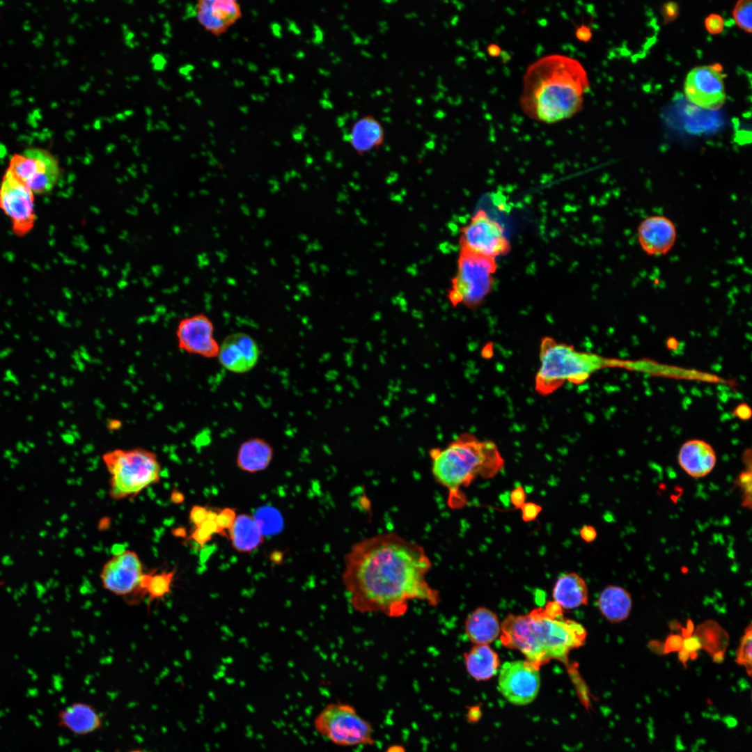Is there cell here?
Wrapping results in <instances>:
<instances>
[{"mask_svg":"<svg viewBox=\"0 0 752 752\" xmlns=\"http://www.w3.org/2000/svg\"><path fill=\"white\" fill-rule=\"evenodd\" d=\"M733 414L741 420L746 421L751 417L752 412L748 405L742 403L735 407Z\"/></svg>","mask_w":752,"mask_h":752,"instance_id":"obj_44","label":"cell"},{"mask_svg":"<svg viewBox=\"0 0 752 752\" xmlns=\"http://www.w3.org/2000/svg\"><path fill=\"white\" fill-rule=\"evenodd\" d=\"M736 484L739 485L744 490V492H751V470L746 469L742 471L736 480Z\"/></svg>","mask_w":752,"mask_h":752,"instance_id":"obj_42","label":"cell"},{"mask_svg":"<svg viewBox=\"0 0 752 752\" xmlns=\"http://www.w3.org/2000/svg\"><path fill=\"white\" fill-rule=\"evenodd\" d=\"M480 711L478 706H473L469 708L467 719L470 722H475L480 718Z\"/></svg>","mask_w":752,"mask_h":752,"instance_id":"obj_45","label":"cell"},{"mask_svg":"<svg viewBox=\"0 0 752 752\" xmlns=\"http://www.w3.org/2000/svg\"><path fill=\"white\" fill-rule=\"evenodd\" d=\"M677 345V342L675 338H670L667 342L668 347L670 349H675Z\"/></svg>","mask_w":752,"mask_h":752,"instance_id":"obj_50","label":"cell"},{"mask_svg":"<svg viewBox=\"0 0 752 752\" xmlns=\"http://www.w3.org/2000/svg\"><path fill=\"white\" fill-rule=\"evenodd\" d=\"M678 463L684 471L695 478L706 476L714 469L716 453L708 442L701 439H690L680 448Z\"/></svg>","mask_w":752,"mask_h":752,"instance_id":"obj_19","label":"cell"},{"mask_svg":"<svg viewBox=\"0 0 752 752\" xmlns=\"http://www.w3.org/2000/svg\"><path fill=\"white\" fill-rule=\"evenodd\" d=\"M196 17L207 31L219 36L242 17L240 3L235 0H201L196 5Z\"/></svg>","mask_w":752,"mask_h":752,"instance_id":"obj_18","label":"cell"},{"mask_svg":"<svg viewBox=\"0 0 752 752\" xmlns=\"http://www.w3.org/2000/svg\"><path fill=\"white\" fill-rule=\"evenodd\" d=\"M495 266L491 259L462 250L447 298L453 307L478 308L490 293Z\"/></svg>","mask_w":752,"mask_h":752,"instance_id":"obj_7","label":"cell"},{"mask_svg":"<svg viewBox=\"0 0 752 752\" xmlns=\"http://www.w3.org/2000/svg\"><path fill=\"white\" fill-rule=\"evenodd\" d=\"M463 656L467 671L475 680H488L496 674L500 659L489 645H473Z\"/></svg>","mask_w":752,"mask_h":752,"instance_id":"obj_26","label":"cell"},{"mask_svg":"<svg viewBox=\"0 0 752 752\" xmlns=\"http://www.w3.org/2000/svg\"><path fill=\"white\" fill-rule=\"evenodd\" d=\"M208 509L202 506H194L189 512V522L194 527L200 526L207 518Z\"/></svg>","mask_w":752,"mask_h":752,"instance_id":"obj_36","label":"cell"},{"mask_svg":"<svg viewBox=\"0 0 752 752\" xmlns=\"http://www.w3.org/2000/svg\"><path fill=\"white\" fill-rule=\"evenodd\" d=\"M171 500L175 503H182L184 501V495L179 491H175L171 494Z\"/></svg>","mask_w":752,"mask_h":752,"instance_id":"obj_48","label":"cell"},{"mask_svg":"<svg viewBox=\"0 0 752 752\" xmlns=\"http://www.w3.org/2000/svg\"><path fill=\"white\" fill-rule=\"evenodd\" d=\"M735 663L746 668L747 675L751 677L752 673V627L751 623L744 630L740 639L739 645L736 652Z\"/></svg>","mask_w":752,"mask_h":752,"instance_id":"obj_31","label":"cell"},{"mask_svg":"<svg viewBox=\"0 0 752 752\" xmlns=\"http://www.w3.org/2000/svg\"><path fill=\"white\" fill-rule=\"evenodd\" d=\"M589 91L588 75L581 62L553 54L540 58L526 69L519 104L529 118L555 123L579 113Z\"/></svg>","mask_w":752,"mask_h":752,"instance_id":"obj_2","label":"cell"},{"mask_svg":"<svg viewBox=\"0 0 752 752\" xmlns=\"http://www.w3.org/2000/svg\"><path fill=\"white\" fill-rule=\"evenodd\" d=\"M273 455V448L267 441L258 437L251 438L240 445L236 464L241 470L253 473L267 468Z\"/></svg>","mask_w":752,"mask_h":752,"instance_id":"obj_25","label":"cell"},{"mask_svg":"<svg viewBox=\"0 0 752 752\" xmlns=\"http://www.w3.org/2000/svg\"><path fill=\"white\" fill-rule=\"evenodd\" d=\"M699 640L701 649L710 655L723 652L729 643V636L716 621L708 620L698 625L694 634Z\"/></svg>","mask_w":752,"mask_h":752,"instance_id":"obj_29","label":"cell"},{"mask_svg":"<svg viewBox=\"0 0 752 752\" xmlns=\"http://www.w3.org/2000/svg\"><path fill=\"white\" fill-rule=\"evenodd\" d=\"M57 723L75 735H84L99 729L102 719L91 705L76 702L58 712Z\"/></svg>","mask_w":752,"mask_h":752,"instance_id":"obj_20","label":"cell"},{"mask_svg":"<svg viewBox=\"0 0 752 752\" xmlns=\"http://www.w3.org/2000/svg\"><path fill=\"white\" fill-rule=\"evenodd\" d=\"M682 649L690 655L691 659H694L697 657V651L701 649V645L698 638L692 634L683 638Z\"/></svg>","mask_w":752,"mask_h":752,"instance_id":"obj_38","label":"cell"},{"mask_svg":"<svg viewBox=\"0 0 752 752\" xmlns=\"http://www.w3.org/2000/svg\"><path fill=\"white\" fill-rule=\"evenodd\" d=\"M316 731L336 745L352 746L374 743L372 724L350 704L331 703L314 720Z\"/></svg>","mask_w":752,"mask_h":752,"instance_id":"obj_8","label":"cell"},{"mask_svg":"<svg viewBox=\"0 0 752 752\" xmlns=\"http://www.w3.org/2000/svg\"><path fill=\"white\" fill-rule=\"evenodd\" d=\"M260 350L256 340L244 332L228 335L219 344L217 355L220 365L233 373L242 374L257 365Z\"/></svg>","mask_w":752,"mask_h":752,"instance_id":"obj_16","label":"cell"},{"mask_svg":"<svg viewBox=\"0 0 752 752\" xmlns=\"http://www.w3.org/2000/svg\"><path fill=\"white\" fill-rule=\"evenodd\" d=\"M552 595L556 603L567 609L587 605L588 602L586 583L575 572L562 574L555 583Z\"/></svg>","mask_w":752,"mask_h":752,"instance_id":"obj_23","label":"cell"},{"mask_svg":"<svg viewBox=\"0 0 752 752\" xmlns=\"http://www.w3.org/2000/svg\"><path fill=\"white\" fill-rule=\"evenodd\" d=\"M521 510L522 519L525 522L535 520L542 511V506L536 503L525 502L519 508Z\"/></svg>","mask_w":752,"mask_h":752,"instance_id":"obj_34","label":"cell"},{"mask_svg":"<svg viewBox=\"0 0 752 752\" xmlns=\"http://www.w3.org/2000/svg\"><path fill=\"white\" fill-rule=\"evenodd\" d=\"M683 637L680 634H672L668 636L663 643L664 653L678 652L682 648Z\"/></svg>","mask_w":752,"mask_h":752,"instance_id":"obj_37","label":"cell"},{"mask_svg":"<svg viewBox=\"0 0 752 752\" xmlns=\"http://www.w3.org/2000/svg\"><path fill=\"white\" fill-rule=\"evenodd\" d=\"M464 631L473 645H489L501 633V625L496 614L486 607H478L467 617Z\"/></svg>","mask_w":752,"mask_h":752,"instance_id":"obj_21","label":"cell"},{"mask_svg":"<svg viewBox=\"0 0 752 752\" xmlns=\"http://www.w3.org/2000/svg\"><path fill=\"white\" fill-rule=\"evenodd\" d=\"M586 636L585 627L564 617L554 601L526 615L509 614L500 633L504 647L520 651L538 668L551 660L567 663L570 651L583 645Z\"/></svg>","mask_w":752,"mask_h":752,"instance_id":"obj_3","label":"cell"},{"mask_svg":"<svg viewBox=\"0 0 752 752\" xmlns=\"http://www.w3.org/2000/svg\"><path fill=\"white\" fill-rule=\"evenodd\" d=\"M234 549L240 553H251L264 542V535L253 515L240 514L228 531Z\"/></svg>","mask_w":752,"mask_h":752,"instance_id":"obj_27","label":"cell"},{"mask_svg":"<svg viewBox=\"0 0 752 752\" xmlns=\"http://www.w3.org/2000/svg\"><path fill=\"white\" fill-rule=\"evenodd\" d=\"M144 572L139 555L134 551L124 549L116 552L104 564L100 576L105 590L132 604Z\"/></svg>","mask_w":752,"mask_h":752,"instance_id":"obj_10","label":"cell"},{"mask_svg":"<svg viewBox=\"0 0 752 752\" xmlns=\"http://www.w3.org/2000/svg\"><path fill=\"white\" fill-rule=\"evenodd\" d=\"M384 130L381 123L373 115H365L352 125L349 141L359 155L377 148L384 141Z\"/></svg>","mask_w":752,"mask_h":752,"instance_id":"obj_22","label":"cell"},{"mask_svg":"<svg viewBox=\"0 0 752 752\" xmlns=\"http://www.w3.org/2000/svg\"><path fill=\"white\" fill-rule=\"evenodd\" d=\"M677 235L675 224L663 215L649 216L637 228L639 244L648 256L666 255L674 246Z\"/></svg>","mask_w":752,"mask_h":752,"instance_id":"obj_17","label":"cell"},{"mask_svg":"<svg viewBox=\"0 0 752 752\" xmlns=\"http://www.w3.org/2000/svg\"><path fill=\"white\" fill-rule=\"evenodd\" d=\"M432 568L422 545L389 531L350 547L344 556L342 582L354 611L396 618L407 613L412 601L431 607L441 603L439 590L427 580Z\"/></svg>","mask_w":752,"mask_h":752,"instance_id":"obj_1","label":"cell"},{"mask_svg":"<svg viewBox=\"0 0 752 752\" xmlns=\"http://www.w3.org/2000/svg\"><path fill=\"white\" fill-rule=\"evenodd\" d=\"M498 687L503 696L517 705H526L537 697L540 687V668L528 660L506 661L499 671Z\"/></svg>","mask_w":752,"mask_h":752,"instance_id":"obj_12","label":"cell"},{"mask_svg":"<svg viewBox=\"0 0 752 752\" xmlns=\"http://www.w3.org/2000/svg\"><path fill=\"white\" fill-rule=\"evenodd\" d=\"M723 77L719 64L693 68L684 83L686 97L703 109H719L726 97Z\"/></svg>","mask_w":752,"mask_h":752,"instance_id":"obj_14","label":"cell"},{"mask_svg":"<svg viewBox=\"0 0 752 752\" xmlns=\"http://www.w3.org/2000/svg\"><path fill=\"white\" fill-rule=\"evenodd\" d=\"M705 26L710 33L719 34L723 30L724 20L719 15L711 14L705 18Z\"/></svg>","mask_w":752,"mask_h":752,"instance_id":"obj_35","label":"cell"},{"mask_svg":"<svg viewBox=\"0 0 752 752\" xmlns=\"http://www.w3.org/2000/svg\"><path fill=\"white\" fill-rule=\"evenodd\" d=\"M526 499V492L521 485H517L510 492V501L515 508H520Z\"/></svg>","mask_w":752,"mask_h":752,"instance_id":"obj_41","label":"cell"},{"mask_svg":"<svg viewBox=\"0 0 752 752\" xmlns=\"http://www.w3.org/2000/svg\"><path fill=\"white\" fill-rule=\"evenodd\" d=\"M175 576V570L159 571L154 569L145 572L132 604L139 602L146 596L149 603L160 600L170 593Z\"/></svg>","mask_w":752,"mask_h":752,"instance_id":"obj_28","label":"cell"},{"mask_svg":"<svg viewBox=\"0 0 752 752\" xmlns=\"http://www.w3.org/2000/svg\"><path fill=\"white\" fill-rule=\"evenodd\" d=\"M540 366L535 377V390L549 395L565 382L581 384L592 373L611 363L593 353L580 351L574 345L556 340L550 336L541 339Z\"/></svg>","mask_w":752,"mask_h":752,"instance_id":"obj_5","label":"cell"},{"mask_svg":"<svg viewBox=\"0 0 752 752\" xmlns=\"http://www.w3.org/2000/svg\"><path fill=\"white\" fill-rule=\"evenodd\" d=\"M431 472L447 490V503L460 509L467 503L462 489L477 477L491 478L499 473L505 461L492 440H480L473 434H460L444 447L430 450Z\"/></svg>","mask_w":752,"mask_h":752,"instance_id":"obj_4","label":"cell"},{"mask_svg":"<svg viewBox=\"0 0 752 752\" xmlns=\"http://www.w3.org/2000/svg\"><path fill=\"white\" fill-rule=\"evenodd\" d=\"M384 752H406L405 748L399 744H394L389 746Z\"/></svg>","mask_w":752,"mask_h":752,"instance_id":"obj_49","label":"cell"},{"mask_svg":"<svg viewBox=\"0 0 752 752\" xmlns=\"http://www.w3.org/2000/svg\"><path fill=\"white\" fill-rule=\"evenodd\" d=\"M597 535L596 528L588 524H584L580 529V536L586 542H593Z\"/></svg>","mask_w":752,"mask_h":752,"instance_id":"obj_43","label":"cell"},{"mask_svg":"<svg viewBox=\"0 0 752 752\" xmlns=\"http://www.w3.org/2000/svg\"><path fill=\"white\" fill-rule=\"evenodd\" d=\"M122 425V423L118 419H111L107 424L108 428L113 431L119 429Z\"/></svg>","mask_w":752,"mask_h":752,"instance_id":"obj_47","label":"cell"},{"mask_svg":"<svg viewBox=\"0 0 752 752\" xmlns=\"http://www.w3.org/2000/svg\"><path fill=\"white\" fill-rule=\"evenodd\" d=\"M0 208L10 219L15 235L24 237L33 228L34 194L7 170L0 187Z\"/></svg>","mask_w":752,"mask_h":752,"instance_id":"obj_11","label":"cell"},{"mask_svg":"<svg viewBox=\"0 0 752 752\" xmlns=\"http://www.w3.org/2000/svg\"><path fill=\"white\" fill-rule=\"evenodd\" d=\"M597 605L602 615L608 621L612 623L620 622L629 616L632 599L626 589L610 585L600 593Z\"/></svg>","mask_w":752,"mask_h":752,"instance_id":"obj_24","label":"cell"},{"mask_svg":"<svg viewBox=\"0 0 752 752\" xmlns=\"http://www.w3.org/2000/svg\"><path fill=\"white\" fill-rule=\"evenodd\" d=\"M175 336L183 352L206 359L217 358L219 343L214 337V325L205 313H196L181 319Z\"/></svg>","mask_w":752,"mask_h":752,"instance_id":"obj_15","label":"cell"},{"mask_svg":"<svg viewBox=\"0 0 752 752\" xmlns=\"http://www.w3.org/2000/svg\"><path fill=\"white\" fill-rule=\"evenodd\" d=\"M212 534L201 526L194 527L190 535V539L199 546H205L212 538Z\"/></svg>","mask_w":752,"mask_h":752,"instance_id":"obj_39","label":"cell"},{"mask_svg":"<svg viewBox=\"0 0 752 752\" xmlns=\"http://www.w3.org/2000/svg\"><path fill=\"white\" fill-rule=\"evenodd\" d=\"M129 752H146V751L141 750V749H134V750L130 751Z\"/></svg>","mask_w":752,"mask_h":752,"instance_id":"obj_51","label":"cell"},{"mask_svg":"<svg viewBox=\"0 0 752 752\" xmlns=\"http://www.w3.org/2000/svg\"><path fill=\"white\" fill-rule=\"evenodd\" d=\"M752 2L751 0L738 1L733 10V16L737 25L743 31H752Z\"/></svg>","mask_w":752,"mask_h":752,"instance_id":"obj_32","label":"cell"},{"mask_svg":"<svg viewBox=\"0 0 752 752\" xmlns=\"http://www.w3.org/2000/svg\"><path fill=\"white\" fill-rule=\"evenodd\" d=\"M237 514L235 509L232 508H225L222 509L219 512H217L216 522L220 532V535H226V531H229L233 526Z\"/></svg>","mask_w":752,"mask_h":752,"instance_id":"obj_33","label":"cell"},{"mask_svg":"<svg viewBox=\"0 0 752 752\" xmlns=\"http://www.w3.org/2000/svg\"><path fill=\"white\" fill-rule=\"evenodd\" d=\"M678 652V659L687 668V662L690 658V655L683 649H681Z\"/></svg>","mask_w":752,"mask_h":752,"instance_id":"obj_46","label":"cell"},{"mask_svg":"<svg viewBox=\"0 0 752 752\" xmlns=\"http://www.w3.org/2000/svg\"><path fill=\"white\" fill-rule=\"evenodd\" d=\"M462 251L491 259L506 248V238L501 226L484 212L473 217L462 231Z\"/></svg>","mask_w":752,"mask_h":752,"instance_id":"obj_13","label":"cell"},{"mask_svg":"<svg viewBox=\"0 0 752 752\" xmlns=\"http://www.w3.org/2000/svg\"><path fill=\"white\" fill-rule=\"evenodd\" d=\"M253 516L264 536L276 534L282 530L283 517L279 510L274 507H261Z\"/></svg>","mask_w":752,"mask_h":752,"instance_id":"obj_30","label":"cell"},{"mask_svg":"<svg viewBox=\"0 0 752 752\" xmlns=\"http://www.w3.org/2000/svg\"><path fill=\"white\" fill-rule=\"evenodd\" d=\"M661 11L664 22L665 24L668 23L673 21L678 16L679 6L675 2L668 1L663 5Z\"/></svg>","mask_w":752,"mask_h":752,"instance_id":"obj_40","label":"cell"},{"mask_svg":"<svg viewBox=\"0 0 752 752\" xmlns=\"http://www.w3.org/2000/svg\"><path fill=\"white\" fill-rule=\"evenodd\" d=\"M102 460L110 475L109 494L113 499L134 497L160 480L161 465L151 451L118 448L106 452Z\"/></svg>","mask_w":752,"mask_h":752,"instance_id":"obj_6","label":"cell"},{"mask_svg":"<svg viewBox=\"0 0 752 752\" xmlns=\"http://www.w3.org/2000/svg\"><path fill=\"white\" fill-rule=\"evenodd\" d=\"M7 171L34 194L50 192L61 173L56 157L45 149L36 147L14 154Z\"/></svg>","mask_w":752,"mask_h":752,"instance_id":"obj_9","label":"cell"}]
</instances>
